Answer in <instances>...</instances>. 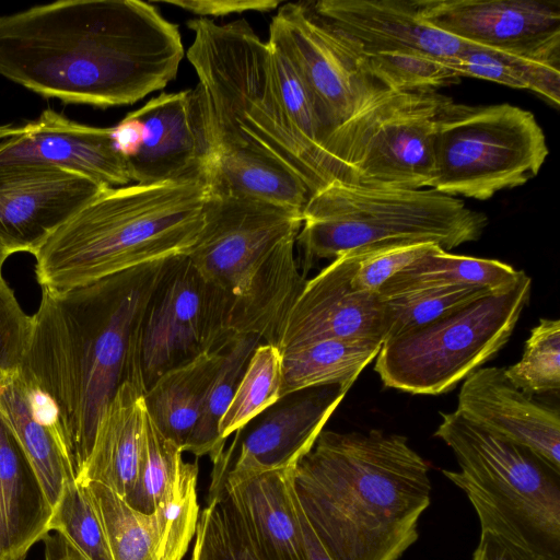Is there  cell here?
I'll list each match as a JSON object with an SVG mask.
<instances>
[{
    "label": "cell",
    "instance_id": "1",
    "mask_svg": "<svg viewBox=\"0 0 560 560\" xmlns=\"http://www.w3.org/2000/svg\"><path fill=\"white\" fill-rule=\"evenodd\" d=\"M180 32L152 2L59 0L0 15V75L47 98L131 105L164 89Z\"/></svg>",
    "mask_w": 560,
    "mask_h": 560
},
{
    "label": "cell",
    "instance_id": "2",
    "mask_svg": "<svg viewBox=\"0 0 560 560\" xmlns=\"http://www.w3.org/2000/svg\"><path fill=\"white\" fill-rule=\"evenodd\" d=\"M172 258L65 292L42 289L19 373L55 405L74 478L88 460L98 421L120 385L130 381L144 387L139 328Z\"/></svg>",
    "mask_w": 560,
    "mask_h": 560
},
{
    "label": "cell",
    "instance_id": "3",
    "mask_svg": "<svg viewBox=\"0 0 560 560\" xmlns=\"http://www.w3.org/2000/svg\"><path fill=\"white\" fill-rule=\"evenodd\" d=\"M292 483L332 560H398L431 501L428 463L405 436L381 430H323Z\"/></svg>",
    "mask_w": 560,
    "mask_h": 560
},
{
    "label": "cell",
    "instance_id": "4",
    "mask_svg": "<svg viewBox=\"0 0 560 560\" xmlns=\"http://www.w3.org/2000/svg\"><path fill=\"white\" fill-rule=\"evenodd\" d=\"M208 191L202 180L103 189L34 255L38 284L65 292L186 255L202 228Z\"/></svg>",
    "mask_w": 560,
    "mask_h": 560
},
{
    "label": "cell",
    "instance_id": "5",
    "mask_svg": "<svg viewBox=\"0 0 560 560\" xmlns=\"http://www.w3.org/2000/svg\"><path fill=\"white\" fill-rule=\"evenodd\" d=\"M186 56L197 77L219 159H253L299 176L313 195L331 180L295 131L281 101L272 49L238 19L189 20ZM213 166V165H212Z\"/></svg>",
    "mask_w": 560,
    "mask_h": 560
},
{
    "label": "cell",
    "instance_id": "6",
    "mask_svg": "<svg viewBox=\"0 0 560 560\" xmlns=\"http://www.w3.org/2000/svg\"><path fill=\"white\" fill-rule=\"evenodd\" d=\"M302 211L208 191L203 223L186 254L228 299L233 332L277 345L305 284L294 257Z\"/></svg>",
    "mask_w": 560,
    "mask_h": 560
},
{
    "label": "cell",
    "instance_id": "7",
    "mask_svg": "<svg viewBox=\"0 0 560 560\" xmlns=\"http://www.w3.org/2000/svg\"><path fill=\"white\" fill-rule=\"evenodd\" d=\"M441 416L434 435L453 451L459 466L443 474L467 495L480 532L560 560V468L456 410Z\"/></svg>",
    "mask_w": 560,
    "mask_h": 560
},
{
    "label": "cell",
    "instance_id": "8",
    "mask_svg": "<svg viewBox=\"0 0 560 560\" xmlns=\"http://www.w3.org/2000/svg\"><path fill=\"white\" fill-rule=\"evenodd\" d=\"M488 218L431 188H387L332 180L302 210L296 243L304 276L319 259L392 243H433L444 250L479 240Z\"/></svg>",
    "mask_w": 560,
    "mask_h": 560
},
{
    "label": "cell",
    "instance_id": "9",
    "mask_svg": "<svg viewBox=\"0 0 560 560\" xmlns=\"http://www.w3.org/2000/svg\"><path fill=\"white\" fill-rule=\"evenodd\" d=\"M530 288L523 271L512 285L384 341L375 372L386 387L410 394L451 390L505 346Z\"/></svg>",
    "mask_w": 560,
    "mask_h": 560
},
{
    "label": "cell",
    "instance_id": "10",
    "mask_svg": "<svg viewBox=\"0 0 560 560\" xmlns=\"http://www.w3.org/2000/svg\"><path fill=\"white\" fill-rule=\"evenodd\" d=\"M450 100L436 90L382 88L324 143L334 180L387 188H429L434 137Z\"/></svg>",
    "mask_w": 560,
    "mask_h": 560
},
{
    "label": "cell",
    "instance_id": "11",
    "mask_svg": "<svg viewBox=\"0 0 560 560\" xmlns=\"http://www.w3.org/2000/svg\"><path fill=\"white\" fill-rule=\"evenodd\" d=\"M547 155L545 132L532 112L508 103L468 106L450 98L438 119L429 188L488 200L533 179Z\"/></svg>",
    "mask_w": 560,
    "mask_h": 560
},
{
    "label": "cell",
    "instance_id": "12",
    "mask_svg": "<svg viewBox=\"0 0 560 560\" xmlns=\"http://www.w3.org/2000/svg\"><path fill=\"white\" fill-rule=\"evenodd\" d=\"M268 43L285 58L308 93L324 143L384 88L368 72L361 48L315 14L307 1L277 9Z\"/></svg>",
    "mask_w": 560,
    "mask_h": 560
},
{
    "label": "cell",
    "instance_id": "13",
    "mask_svg": "<svg viewBox=\"0 0 560 560\" xmlns=\"http://www.w3.org/2000/svg\"><path fill=\"white\" fill-rule=\"evenodd\" d=\"M234 334L226 296L199 273L187 255L173 257L139 328L145 390L167 371L223 348Z\"/></svg>",
    "mask_w": 560,
    "mask_h": 560
},
{
    "label": "cell",
    "instance_id": "14",
    "mask_svg": "<svg viewBox=\"0 0 560 560\" xmlns=\"http://www.w3.org/2000/svg\"><path fill=\"white\" fill-rule=\"evenodd\" d=\"M113 133L132 183H207L215 152L197 85L152 97L130 112Z\"/></svg>",
    "mask_w": 560,
    "mask_h": 560
},
{
    "label": "cell",
    "instance_id": "15",
    "mask_svg": "<svg viewBox=\"0 0 560 560\" xmlns=\"http://www.w3.org/2000/svg\"><path fill=\"white\" fill-rule=\"evenodd\" d=\"M364 247L346 252L305 284L289 310L277 340L281 353L328 339L384 342V303L377 293L352 287Z\"/></svg>",
    "mask_w": 560,
    "mask_h": 560
},
{
    "label": "cell",
    "instance_id": "16",
    "mask_svg": "<svg viewBox=\"0 0 560 560\" xmlns=\"http://www.w3.org/2000/svg\"><path fill=\"white\" fill-rule=\"evenodd\" d=\"M106 187L37 164L0 166V249L35 255L66 221Z\"/></svg>",
    "mask_w": 560,
    "mask_h": 560
},
{
    "label": "cell",
    "instance_id": "17",
    "mask_svg": "<svg viewBox=\"0 0 560 560\" xmlns=\"http://www.w3.org/2000/svg\"><path fill=\"white\" fill-rule=\"evenodd\" d=\"M420 15L462 42L491 49L560 56V4L545 0H416Z\"/></svg>",
    "mask_w": 560,
    "mask_h": 560
},
{
    "label": "cell",
    "instance_id": "18",
    "mask_svg": "<svg viewBox=\"0 0 560 560\" xmlns=\"http://www.w3.org/2000/svg\"><path fill=\"white\" fill-rule=\"evenodd\" d=\"M24 164L68 170L106 188L132 183L113 128L83 125L51 108L21 125H0V166Z\"/></svg>",
    "mask_w": 560,
    "mask_h": 560
},
{
    "label": "cell",
    "instance_id": "19",
    "mask_svg": "<svg viewBox=\"0 0 560 560\" xmlns=\"http://www.w3.org/2000/svg\"><path fill=\"white\" fill-rule=\"evenodd\" d=\"M352 384L304 388L279 398L237 430L228 472L292 468L313 447Z\"/></svg>",
    "mask_w": 560,
    "mask_h": 560
},
{
    "label": "cell",
    "instance_id": "20",
    "mask_svg": "<svg viewBox=\"0 0 560 560\" xmlns=\"http://www.w3.org/2000/svg\"><path fill=\"white\" fill-rule=\"evenodd\" d=\"M80 485L100 520L113 560L184 559L200 514L197 482L151 513L131 508L102 483Z\"/></svg>",
    "mask_w": 560,
    "mask_h": 560
},
{
    "label": "cell",
    "instance_id": "21",
    "mask_svg": "<svg viewBox=\"0 0 560 560\" xmlns=\"http://www.w3.org/2000/svg\"><path fill=\"white\" fill-rule=\"evenodd\" d=\"M456 411L486 431L524 445L560 468L559 409L518 389L504 368L487 366L465 378Z\"/></svg>",
    "mask_w": 560,
    "mask_h": 560
},
{
    "label": "cell",
    "instance_id": "22",
    "mask_svg": "<svg viewBox=\"0 0 560 560\" xmlns=\"http://www.w3.org/2000/svg\"><path fill=\"white\" fill-rule=\"evenodd\" d=\"M210 488L226 495L252 546L262 560H305L292 468L233 475L222 455L212 463Z\"/></svg>",
    "mask_w": 560,
    "mask_h": 560
},
{
    "label": "cell",
    "instance_id": "23",
    "mask_svg": "<svg viewBox=\"0 0 560 560\" xmlns=\"http://www.w3.org/2000/svg\"><path fill=\"white\" fill-rule=\"evenodd\" d=\"M326 23L366 55L415 51L440 59L456 56L467 44L429 24L416 0L307 1Z\"/></svg>",
    "mask_w": 560,
    "mask_h": 560
},
{
    "label": "cell",
    "instance_id": "24",
    "mask_svg": "<svg viewBox=\"0 0 560 560\" xmlns=\"http://www.w3.org/2000/svg\"><path fill=\"white\" fill-rule=\"evenodd\" d=\"M0 415L31 462L54 508L74 471L52 401L20 373L0 385Z\"/></svg>",
    "mask_w": 560,
    "mask_h": 560
},
{
    "label": "cell",
    "instance_id": "25",
    "mask_svg": "<svg viewBox=\"0 0 560 560\" xmlns=\"http://www.w3.org/2000/svg\"><path fill=\"white\" fill-rule=\"evenodd\" d=\"M144 388L130 381L120 385L104 410L91 453L75 481L102 483L125 501L136 486L144 435Z\"/></svg>",
    "mask_w": 560,
    "mask_h": 560
},
{
    "label": "cell",
    "instance_id": "26",
    "mask_svg": "<svg viewBox=\"0 0 560 560\" xmlns=\"http://www.w3.org/2000/svg\"><path fill=\"white\" fill-rule=\"evenodd\" d=\"M51 515L31 462L0 415V560H25L50 533Z\"/></svg>",
    "mask_w": 560,
    "mask_h": 560
},
{
    "label": "cell",
    "instance_id": "27",
    "mask_svg": "<svg viewBox=\"0 0 560 560\" xmlns=\"http://www.w3.org/2000/svg\"><path fill=\"white\" fill-rule=\"evenodd\" d=\"M225 346L167 371L144 393L148 415L159 430L180 446L183 452L221 366Z\"/></svg>",
    "mask_w": 560,
    "mask_h": 560
},
{
    "label": "cell",
    "instance_id": "28",
    "mask_svg": "<svg viewBox=\"0 0 560 560\" xmlns=\"http://www.w3.org/2000/svg\"><path fill=\"white\" fill-rule=\"evenodd\" d=\"M382 343L369 339H328L281 353L280 398L313 386L353 384L376 358Z\"/></svg>",
    "mask_w": 560,
    "mask_h": 560
},
{
    "label": "cell",
    "instance_id": "29",
    "mask_svg": "<svg viewBox=\"0 0 560 560\" xmlns=\"http://www.w3.org/2000/svg\"><path fill=\"white\" fill-rule=\"evenodd\" d=\"M522 272L497 259L454 255L439 248L393 276L377 294L388 298L408 291L454 285L497 291L512 285Z\"/></svg>",
    "mask_w": 560,
    "mask_h": 560
},
{
    "label": "cell",
    "instance_id": "30",
    "mask_svg": "<svg viewBox=\"0 0 560 560\" xmlns=\"http://www.w3.org/2000/svg\"><path fill=\"white\" fill-rule=\"evenodd\" d=\"M560 56H533L466 44L445 63L457 77L492 81L509 88L530 90L560 103Z\"/></svg>",
    "mask_w": 560,
    "mask_h": 560
},
{
    "label": "cell",
    "instance_id": "31",
    "mask_svg": "<svg viewBox=\"0 0 560 560\" xmlns=\"http://www.w3.org/2000/svg\"><path fill=\"white\" fill-rule=\"evenodd\" d=\"M183 453L180 446L159 430L145 410L138 479L126 502L140 512L151 513L197 482L198 465L185 462Z\"/></svg>",
    "mask_w": 560,
    "mask_h": 560
},
{
    "label": "cell",
    "instance_id": "32",
    "mask_svg": "<svg viewBox=\"0 0 560 560\" xmlns=\"http://www.w3.org/2000/svg\"><path fill=\"white\" fill-rule=\"evenodd\" d=\"M264 342L248 334H234L224 349L221 366L207 393L201 415L185 451L197 457L208 456L214 463L223 453L225 442L218 428L236 392L252 353Z\"/></svg>",
    "mask_w": 560,
    "mask_h": 560
},
{
    "label": "cell",
    "instance_id": "33",
    "mask_svg": "<svg viewBox=\"0 0 560 560\" xmlns=\"http://www.w3.org/2000/svg\"><path fill=\"white\" fill-rule=\"evenodd\" d=\"M282 354L277 346L259 343L250 355L245 372L226 411L219 422L222 441L244 428L280 398Z\"/></svg>",
    "mask_w": 560,
    "mask_h": 560
},
{
    "label": "cell",
    "instance_id": "34",
    "mask_svg": "<svg viewBox=\"0 0 560 560\" xmlns=\"http://www.w3.org/2000/svg\"><path fill=\"white\" fill-rule=\"evenodd\" d=\"M493 291L485 287L454 285L381 298L384 303V341L429 324Z\"/></svg>",
    "mask_w": 560,
    "mask_h": 560
},
{
    "label": "cell",
    "instance_id": "35",
    "mask_svg": "<svg viewBox=\"0 0 560 560\" xmlns=\"http://www.w3.org/2000/svg\"><path fill=\"white\" fill-rule=\"evenodd\" d=\"M198 518L190 560H262L221 488L209 490Z\"/></svg>",
    "mask_w": 560,
    "mask_h": 560
},
{
    "label": "cell",
    "instance_id": "36",
    "mask_svg": "<svg viewBox=\"0 0 560 560\" xmlns=\"http://www.w3.org/2000/svg\"><path fill=\"white\" fill-rule=\"evenodd\" d=\"M506 377L529 396L560 389V322L541 318L526 340L518 362L504 369Z\"/></svg>",
    "mask_w": 560,
    "mask_h": 560
},
{
    "label": "cell",
    "instance_id": "37",
    "mask_svg": "<svg viewBox=\"0 0 560 560\" xmlns=\"http://www.w3.org/2000/svg\"><path fill=\"white\" fill-rule=\"evenodd\" d=\"M370 75L382 86L396 91L436 90L455 83L459 77L444 59L405 51L364 54Z\"/></svg>",
    "mask_w": 560,
    "mask_h": 560
},
{
    "label": "cell",
    "instance_id": "38",
    "mask_svg": "<svg viewBox=\"0 0 560 560\" xmlns=\"http://www.w3.org/2000/svg\"><path fill=\"white\" fill-rule=\"evenodd\" d=\"M49 530L62 535L86 560H113L100 520L75 480L52 508Z\"/></svg>",
    "mask_w": 560,
    "mask_h": 560
},
{
    "label": "cell",
    "instance_id": "39",
    "mask_svg": "<svg viewBox=\"0 0 560 560\" xmlns=\"http://www.w3.org/2000/svg\"><path fill=\"white\" fill-rule=\"evenodd\" d=\"M271 49L273 57V71L278 89L292 126L304 144L315 155L324 170L330 176L331 180H334L324 156L323 130L308 93L285 58L273 47H271Z\"/></svg>",
    "mask_w": 560,
    "mask_h": 560
},
{
    "label": "cell",
    "instance_id": "40",
    "mask_svg": "<svg viewBox=\"0 0 560 560\" xmlns=\"http://www.w3.org/2000/svg\"><path fill=\"white\" fill-rule=\"evenodd\" d=\"M441 248L433 243H392L364 246L352 277V287L377 293L382 285L415 260Z\"/></svg>",
    "mask_w": 560,
    "mask_h": 560
},
{
    "label": "cell",
    "instance_id": "41",
    "mask_svg": "<svg viewBox=\"0 0 560 560\" xmlns=\"http://www.w3.org/2000/svg\"><path fill=\"white\" fill-rule=\"evenodd\" d=\"M32 329L33 317L23 311L0 268V385L19 374Z\"/></svg>",
    "mask_w": 560,
    "mask_h": 560
},
{
    "label": "cell",
    "instance_id": "42",
    "mask_svg": "<svg viewBox=\"0 0 560 560\" xmlns=\"http://www.w3.org/2000/svg\"><path fill=\"white\" fill-rule=\"evenodd\" d=\"M156 3L174 5L201 18L248 11L268 12L277 10L280 5L278 0H161Z\"/></svg>",
    "mask_w": 560,
    "mask_h": 560
},
{
    "label": "cell",
    "instance_id": "43",
    "mask_svg": "<svg viewBox=\"0 0 560 560\" xmlns=\"http://www.w3.org/2000/svg\"><path fill=\"white\" fill-rule=\"evenodd\" d=\"M472 560H549L489 532H480Z\"/></svg>",
    "mask_w": 560,
    "mask_h": 560
},
{
    "label": "cell",
    "instance_id": "44",
    "mask_svg": "<svg viewBox=\"0 0 560 560\" xmlns=\"http://www.w3.org/2000/svg\"><path fill=\"white\" fill-rule=\"evenodd\" d=\"M294 491V489H293ZM295 509L302 535L305 560H332L320 539L312 528L294 493Z\"/></svg>",
    "mask_w": 560,
    "mask_h": 560
},
{
    "label": "cell",
    "instance_id": "45",
    "mask_svg": "<svg viewBox=\"0 0 560 560\" xmlns=\"http://www.w3.org/2000/svg\"><path fill=\"white\" fill-rule=\"evenodd\" d=\"M44 560H86L62 535L47 534L44 538Z\"/></svg>",
    "mask_w": 560,
    "mask_h": 560
},
{
    "label": "cell",
    "instance_id": "46",
    "mask_svg": "<svg viewBox=\"0 0 560 560\" xmlns=\"http://www.w3.org/2000/svg\"><path fill=\"white\" fill-rule=\"evenodd\" d=\"M9 254L2 249H0V268H2L4 261L7 260V258H9Z\"/></svg>",
    "mask_w": 560,
    "mask_h": 560
}]
</instances>
